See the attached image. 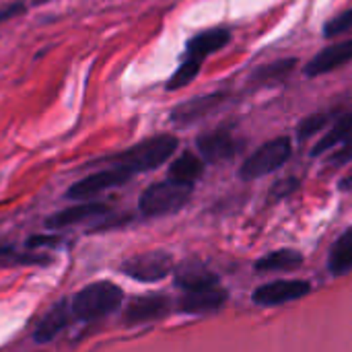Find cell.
<instances>
[{
	"mask_svg": "<svg viewBox=\"0 0 352 352\" xmlns=\"http://www.w3.org/2000/svg\"><path fill=\"white\" fill-rule=\"evenodd\" d=\"M171 309V301L167 295H142L134 297L126 311H124V324L126 326H142L157 320H163Z\"/></svg>",
	"mask_w": 352,
	"mask_h": 352,
	"instance_id": "10",
	"label": "cell"
},
{
	"mask_svg": "<svg viewBox=\"0 0 352 352\" xmlns=\"http://www.w3.org/2000/svg\"><path fill=\"white\" fill-rule=\"evenodd\" d=\"M175 270L171 254L163 250L144 252L122 262L120 272L138 283H159Z\"/></svg>",
	"mask_w": 352,
	"mask_h": 352,
	"instance_id": "5",
	"label": "cell"
},
{
	"mask_svg": "<svg viewBox=\"0 0 352 352\" xmlns=\"http://www.w3.org/2000/svg\"><path fill=\"white\" fill-rule=\"evenodd\" d=\"M202 173H204L202 157L186 151L171 161L169 171H167V179L177 182V184H186V186H194L202 177Z\"/></svg>",
	"mask_w": 352,
	"mask_h": 352,
	"instance_id": "18",
	"label": "cell"
},
{
	"mask_svg": "<svg viewBox=\"0 0 352 352\" xmlns=\"http://www.w3.org/2000/svg\"><path fill=\"white\" fill-rule=\"evenodd\" d=\"M122 303H124V291L109 280H99L80 289L70 299V309L76 320L95 322L118 311Z\"/></svg>",
	"mask_w": 352,
	"mask_h": 352,
	"instance_id": "2",
	"label": "cell"
},
{
	"mask_svg": "<svg viewBox=\"0 0 352 352\" xmlns=\"http://www.w3.org/2000/svg\"><path fill=\"white\" fill-rule=\"evenodd\" d=\"M297 62H299L297 58H280L270 64H264L258 70H254V74L250 76V82L254 87H264V89L283 85L297 68Z\"/></svg>",
	"mask_w": 352,
	"mask_h": 352,
	"instance_id": "17",
	"label": "cell"
},
{
	"mask_svg": "<svg viewBox=\"0 0 352 352\" xmlns=\"http://www.w3.org/2000/svg\"><path fill=\"white\" fill-rule=\"evenodd\" d=\"M134 175L124 169V167H107V169H101V171H95L78 182H74L68 192H66V198L68 200H74V202H85V200H91L111 188H120L124 184H128Z\"/></svg>",
	"mask_w": 352,
	"mask_h": 352,
	"instance_id": "6",
	"label": "cell"
},
{
	"mask_svg": "<svg viewBox=\"0 0 352 352\" xmlns=\"http://www.w3.org/2000/svg\"><path fill=\"white\" fill-rule=\"evenodd\" d=\"M227 291L217 285L210 289H202V291H192V293H184L177 301V309L182 314H190V316H202V314H212L217 309H221L227 303Z\"/></svg>",
	"mask_w": 352,
	"mask_h": 352,
	"instance_id": "16",
	"label": "cell"
},
{
	"mask_svg": "<svg viewBox=\"0 0 352 352\" xmlns=\"http://www.w3.org/2000/svg\"><path fill=\"white\" fill-rule=\"evenodd\" d=\"M349 62H352V39L332 43L328 47H324L322 52H318L305 64L303 72H305V76L314 78V76H322V74L334 72V70L346 66Z\"/></svg>",
	"mask_w": 352,
	"mask_h": 352,
	"instance_id": "12",
	"label": "cell"
},
{
	"mask_svg": "<svg viewBox=\"0 0 352 352\" xmlns=\"http://www.w3.org/2000/svg\"><path fill=\"white\" fill-rule=\"evenodd\" d=\"M37 2H45V0H37Z\"/></svg>",
	"mask_w": 352,
	"mask_h": 352,
	"instance_id": "30",
	"label": "cell"
},
{
	"mask_svg": "<svg viewBox=\"0 0 352 352\" xmlns=\"http://www.w3.org/2000/svg\"><path fill=\"white\" fill-rule=\"evenodd\" d=\"M336 116L332 111H318V113H311V116L303 118L299 122V126H297V138L299 140H307V138L320 134V130H324L330 122H334Z\"/></svg>",
	"mask_w": 352,
	"mask_h": 352,
	"instance_id": "23",
	"label": "cell"
},
{
	"mask_svg": "<svg viewBox=\"0 0 352 352\" xmlns=\"http://www.w3.org/2000/svg\"><path fill=\"white\" fill-rule=\"evenodd\" d=\"M293 155V142L289 136H276L256 148L239 167V177L243 182L260 179L276 169H280Z\"/></svg>",
	"mask_w": 352,
	"mask_h": 352,
	"instance_id": "4",
	"label": "cell"
},
{
	"mask_svg": "<svg viewBox=\"0 0 352 352\" xmlns=\"http://www.w3.org/2000/svg\"><path fill=\"white\" fill-rule=\"evenodd\" d=\"M349 31H352V8L340 12L338 16H334L332 21H328L324 25V37L326 39H334V37L344 35Z\"/></svg>",
	"mask_w": 352,
	"mask_h": 352,
	"instance_id": "24",
	"label": "cell"
},
{
	"mask_svg": "<svg viewBox=\"0 0 352 352\" xmlns=\"http://www.w3.org/2000/svg\"><path fill=\"white\" fill-rule=\"evenodd\" d=\"M52 262V256L47 254H35L21 252L12 245H0V266L12 268V266H47Z\"/></svg>",
	"mask_w": 352,
	"mask_h": 352,
	"instance_id": "22",
	"label": "cell"
},
{
	"mask_svg": "<svg viewBox=\"0 0 352 352\" xmlns=\"http://www.w3.org/2000/svg\"><path fill=\"white\" fill-rule=\"evenodd\" d=\"M194 186L177 184L171 179L151 184L138 198V210L146 219H159L179 212L192 198Z\"/></svg>",
	"mask_w": 352,
	"mask_h": 352,
	"instance_id": "3",
	"label": "cell"
},
{
	"mask_svg": "<svg viewBox=\"0 0 352 352\" xmlns=\"http://www.w3.org/2000/svg\"><path fill=\"white\" fill-rule=\"evenodd\" d=\"M107 214H111V208L103 202H80V204H72V206L47 217L45 227L52 231H60V229L74 227L80 223L99 221L101 217H107Z\"/></svg>",
	"mask_w": 352,
	"mask_h": 352,
	"instance_id": "11",
	"label": "cell"
},
{
	"mask_svg": "<svg viewBox=\"0 0 352 352\" xmlns=\"http://www.w3.org/2000/svg\"><path fill=\"white\" fill-rule=\"evenodd\" d=\"M311 293L309 280H274L258 287L252 295L254 303L260 307H276L297 299H303Z\"/></svg>",
	"mask_w": 352,
	"mask_h": 352,
	"instance_id": "7",
	"label": "cell"
},
{
	"mask_svg": "<svg viewBox=\"0 0 352 352\" xmlns=\"http://www.w3.org/2000/svg\"><path fill=\"white\" fill-rule=\"evenodd\" d=\"M72 318L74 316H72V309H70V301H66V299L56 301L50 307V311L37 322V326L33 330V340L37 344H47V342L56 340L68 328Z\"/></svg>",
	"mask_w": 352,
	"mask_h": 352,
	"instance_id": "15",
	"label": "cell"
},
{
	"mask_svg": "<svg viewBox=\"0 0 352 352\" xmlns=\"http://www.w3.org/2000/svg\"><path fill=\"white\" fill-rule=\"evenodd\" d=\"M227 101V93L225 91H214V93H206V95H198L194 99H188L179 105H175L169 113V120L177 126H188V124H196L200 120H204L206 116H210L212 111H217L223 103Z\"/></svg>",
	"mask_w": 352,
	"mask_h": 352,
	"instance_id": "9",
	"label": "cell"
},
{
	"mask_svg": "<svg viewBox=\"0 0 352 352\" xmlns=\"http://www.w3.org/2000/svg\"><path fill=\"white\" fill-rule=\"evenodd\" d=\"M301 184H299V179L297 177H287V179H280V182H276L274 186H272V190H270V200L272 202H276V200H283V198H287V196H291L297 188H299Z\"/></svg>",
	"mask_w": 352,
	"mask_h": 352,
	"instance_id": "25",
	"label": "cell"
},
{
	"mask_svg": "<svg viewBox=\"0 0 352 352\" xmlns=\"http://www.w3.org/2000/svg\"><path fill=\"white\" fill-rule=\"evenodd\" d=\"M231 41V31L217 27V29H208L202 31L198 35H194L188 43H186V54L184 60H190L194 64H204V60L217 52H221L227 43Z\"/></svg>",
	"mask_w": 352,
	"mask_h": 352,
	"instance_id": "13",
	"label": "cell"
},
{
	"mask_svg": "<svg viewBox=\"0 0 352 352\" xmlns=\"http://www.w3.org/2000/svg\"><path fill=\"white\" fill-rule=\"evenodd\" d=\"M25 8H27L25 2H10V4H6V6H2V8H0V23H4V21H8V19H12V16L21 14Z\"/></svg>",
	"mask_w": 352,
	"mask_h": 352,
	"instance_id": "28",
	"label": "cell"
},
{
	"mask_svg": "<svg viewBox=\"0 0 352 352\" xmlns=\"http://www.w3.org/2000/svg\"><path fill=\"white\" fill-rule=\"evenodd\" d=\"M301 264H303V256L297 250H274L256 262V270L260 274L283 272V270L289 272V270H297Z\"/></svg>",
	"mask_w": 352,
	"mask_h": 352,
	"instance_id": "20",
	"label": "cell"
},
{
	"mask_svg": "<svg viewBox=\"0 0 352 352\" xmlns=\"http://www.w3.org/2000/svg\"><path fill=\"white\" fill-rule=\"evenodd\" d=\"M328 270L334 276H342L352 270V227L346 229L330 248L328 256Z\"/></svg>",
	"mask_w": 352,
	"mask_h": 352,
	"instance_id": "21",
	"label": "cell"
},
{
	"mask_svg": "<svg viewBox=\"0 0 352 352\" xmlns=\"http://www.w3.org/2000/svg\"><path fill=\"white\" fill-rule=\"evenodd\" d=\"M338 188L344 190V192H346V190H352V173H349L346 177H342V179L338 182Z\"/></svg>",
	"mask_w": 352,
	"mask_h": 352,
	"instance_id": "29",
	"label": "cell"
},
{
	"mask_svg": "<svg viewBox=\"0 0 352 352\" xmlns=\"http://www.w3.org/2000/svg\"><path fill=\"white\" fill-rule=\"evenodd\" d=\"M177 146H179V140L173 134H157L146 140H140L138 144H134L118 155L107 157L105 161L116 167H124L132 175H136V173L153 171V169L161 167L163 163H167L173 157V153L177 151Z\"/></svg>",
	"mask_w": 352,
	"mask_h": 352,
	"instance_id": "1",
	"label": "cell"
},
{
	"mask_svg": "<svg viewBox=\"0 0 352 352\" xmlns=\"http://www.w3.org/2000/svg\"><path fill=\"white\" fill-rule=\"evenodd\" d=\"M62 243V235H33L25 241V245L29 250H37V248H58Z\"/></svg>",
	"mask_w": 352,
	"mask_h": 352,
	"instance_id": "26",
	"label": "cell"
},
{
	"mask_svg": "<svg viewBox=\"0 0 352 352\" xmlns=\"http://www.w3.org/2000/svg\"><path fill=\"white\" fill-rule=\"evenodd\" d=\"M173 278H175V287H179L184 293L202 291V289H210V287L221 285L219 276L200 260H186V262H182L173 270Z\"/></svg>",
	"mask_w": 352,
	"mask_h": 352,
	"instance_id": "14",
	"label": "cell"
},
{
	"mask_svg": "<svg viewBox=\"0 0 352 352\" xmlns=\"http://www.w3.org/2000/svg\"><path fill=\"white\" fill-rule=\"evenodd\" d=\"M196 148L204 163H221L237 155L239 142L229 128H214L196 138Z\"/></svg>",
	"mask_w": 352,
	"mask_h": 352,
	"instance_id": "8",
	"label": "cell"
},
{
	"mask_svg": "<svg viewBox=\"0 0 352 352\" xmlns=\"http://www.w3.org/2000/svg\"><path fill=\"white\" fill-rule=\"evenodd\" d=\"M352 132V111H340L338 116H336V120L332 122V128L320 138V142L311 148V157H320V155H324V153H328V151H332L334 146H338V144H342L346 138H349V134Z\"/></svg>",
	"mask_w": 352,
	"mask_h": 352,
	"instance_id": "19",
	"label": "cell"
},
{
	"mask_svg": "<svg viewBox=\"0 0 352 352\" xmlns=\"http://www.w3.org/2000/svg\"><path fill=\"white\" fill-rule=\"evenodd\" d=\"M349 161H352V132L349 134V138L342 142L340 151H336V153L330 157V165L340 167V165H344V163H349Z\"/></svg>",
	"mask_w": 352,
	"mask_h": 352,
	"instance_id": "27",
	"label": "cell"
}]
</instances>
